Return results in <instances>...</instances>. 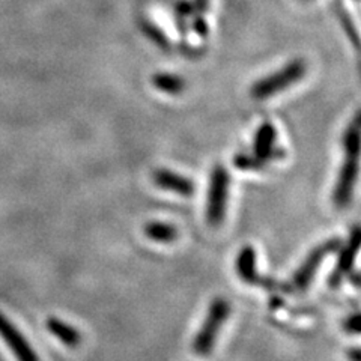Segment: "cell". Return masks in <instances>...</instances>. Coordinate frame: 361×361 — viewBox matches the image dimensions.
Returning a JSON list of instances; mask_svg holds the SVG:
<instances>
[{
  "label": "cell",
  "mask_w": 361,
  "mask_h": 361,
  "mask_svg": "<svg viewBox=\"0 0 361 361\" xmlns=\"http://www.w3.org/2000/svg\"><path fill=\"white\" fill-rule=\"evenodd\" d=\"M231 175L221 164H216L211 172L208 199H207V221L211 228H219L226 216Z\"/></svg>",
  "instance_id": "3957f363"
},
{
  "label": "cell",
  "mask_w": 361,
  "mask_h": 361,
  "mask_svg": "<svg viewBox=\"0 0 361 361\" xmlns=\"http://www.w3.org/2000/svg\"><path fill=\"white\" fill-rule=\"evenodd\" d=\"M191 2L195 5L196 14H207L211 0H191Z\"/></svg>",
  "instance_id": "44dd1931"
},
{
  "label": "cell",
  "mask_w": 361,
  "mask_h": 361,
  "mask_svg": "<svg viewBox=\"0 0 361 361\" xmlns=\"http://www.w3.org/2000/svg\"><path fill=\"white\" fill-rule=\"evenodd\" d=\"M152 183L161 190L172 191V193L183 196V197H191L196 193V185L190 178L179 175L176 172L169 171V169H157L152 172Z\"/></svg>",
  "instance_id": "ba28073f"
},
{
  "label": "cell",
  "mask_w": 361,
  "mask_h": 361,
  "mask_svg": "<svg viewBox=\"0 0 361 361\" xmlns=\"http://www.w3.org/2000/svg\"><path fill=\"white\" fill-rule=\"evenodd\" d=\"M190 29L193 30L197 37L202 39L208 38L209 27H208V21L205 18V14H196L190 18Z\"/></svg>",
  "instance_id": "e0dca14e"
},
{
  "label": "cell",
  "mask_w": 361,
  "mask_h": 361,
  "mask_svg": "<svg viewBox=\"0 0 361 361\" xmlns=\"http://www.w3.org/2000/svg\"><path fill=\"white\" fill-rule=\"evenodd\" d=\"M45 326H47V330L61 341L63 345L70 346V348H75L80 345L82 342V334L74 326H71L70 324H66L58 318H50L45 322Z\"/></svg>",
  "instance_id": "8fae6325"
},
{
  "label": "cell",
  "mask_w": 361,
  "mask_h": 361,
  "mask_svg": "<svg viewBox=\"0 0 361 361\" xmlns=\"http://www.w3.org/2000/svg\"><path fill=\"white\" fill-rule=\"evenodd\" d=\"M331 9H333V13H334L336 18L338 20V23H341V26H342L343 32L346 33L348 39L353 42L354 49H355V50H358V49H360V37H358V30H357V27H355V25H354V20H353V17L349 16L348 9L345 8V5H343L342 0H333Z\"/></svg>",
  "instance_id": "9a60e30c"
},
{
  "label": "cell",
  "mask_w": 361,
  "mask_h": 361,
  "mask_svg": "<svg viewBox=\"0 0 361 361\" xmlns=\"http://www.w3.org/2000/svg\"><path fill=\"white\" fill-rule=\"evenodd\" d=\"M139 29L143 33V35L148 38L154 45H157L158 49L163 51H171L172 50V41L169 39L166 35V32L155 25V23L146 17L139 18Z\"/></svg>",
  "instance_id": "5bb4252c"
},
{
  "label": "cell",
  "mask_w": 361,
  "mask_h": 361,
  "mask_svg": "<svg viewBox=\"0 0 361 361\" xmlns=\"http://www.w3.org/2000/svg\"><path fill=\"white\" fill-rule=\"evenodd\" d=\"M267 158L248 154H236L233 158V164L238 171H261L267 164H269Z\"/></svg>",
  "instance_id": "2e32d148"
},
{
  "label": "cell",
  "mask_w": 361,
  "mask_h": 361,
  "mask_svg": "<svg viewBox=\"0 0 361 361\" xmlns=\"http://www.w3.org/2000/svg\"><path fill=\"white\" fill-rule=\"evenodd\" d=\"M358 158L360 154L345 152V161L338 171L336 184L333 188V205L336 209H345L353 200L354 187L358 176Z\"/></svg>",
  "instance_id": "5b68a950"
},
{
  "label": "cell",
  "mask_w": 361,
  "mask_h": 361,
  "mask_svg": "<svg viewBox=\"0 0 361 361\" xmlns=\"http://www.w3.org/2000/svg\"><path fill=\"white\" fill-rule=\"evenodd\" d=\"M151 83L157 90L169 95L183 94L187 86L184 77L172 73H157L151 77Z\"/></svg>",
  "instance_id": "4fadbf2b"
},
{
  "label": "cell",
  "mask_w": 361,
  "mask_h": 361,
  "mask_svg": "<svg viewBox=\"0 0 361 361\" xmlns=\"http://www.w3.org/2000/svg\"><path fill=\"white\" fill-rule=\"evenodd\" d=\"M231 306L224 298H214L211 306L208 309L207 318L203 321L200 330L197 331L195 342H193V351L199 357H207L212 353L214 345L217 342V337L226 319L229 318Z\"/></svg>",
  "instance_id": "7a4b0ae2"
},
{
  "label": "cell",
  "mask_w": 361,
  "mask_h": 361,
  "mask_svg": "<svg viewBox=\"0 0 361 361\" xmlns=\"http://www.w3.org/2000/svg\"><path fill=\"white\" fill-rule=\"evenodd\" d=\"M0 337L4 338L18 361H39L38 354L33 351L26 337L2 313H0Z\"/></svg>",
  "instance_id": "52a82bcc"
},
{
  "label": "cell",
  "mask_w": 361,
  "mask_h": 361,
  "mask_svg": "<svg viewBox=\"0 0 361 361\" xmlns=\"http://www.w3.org/2000/svg\"><path fill=\"white\" fill-rule=\"evenodd\" d=\"M341 244H342L341 238H330L321 243L319 245H316L307 255V257L304 259V262L295 271V274L292 276L290 283L286 286V292L298 293V292L306 290L312 283V280L314 279L316 273H318L324 259L329 255L337 252V248L341 247Z\"/></svg>",
  "instance_id": "277c9868"
},
{
  "label": "cell",
  "mask_w": 361,
  "mask_h": 361,
  "mask_svg": "<svg viewBox=\"0 0 361 361\" xmlns=\"http://www.w3.org/2000/svg\"><path fill=\"white\" fill-rule=\"evenodd\" d=\"M355 2H358V0H355Z\"/></svg>",
  "instance_id": "cb8c5ba5"
},
{
  "label": "cell",
  "mask_w": 361,
  "mask_h": 361,
  "mask_svg": "<svg viewBox=\"0 0 361 361\" xmlns=\"http://www.w3.org/2000/svg\"><path fill=\"white\" fill-rule=\"evenodd\" d=\"M360 244H361V231L358 228V224H355L351 231V235H349L348 241L345 244H341V247L337 248L338 250L337 262L329 277L330 288L336 289L341 286L343 283V280L348 277V274L351 273Z\"/></svg>",
  "instance_id": "8992f818"
},
{
  "label": "cell",
  "mask_w": 361,
  "mask_h": 361,
  "mask_svg": "<svg viewBox=\"0 0 361 361\" xmlns=\"http://www.w3.org/2000/svg\"><path fill=\"white\" fill-rule=\"evenodd\" d=\"M236 274L247 285H264L267 288H273L276 283L273 280H267L257 274L256 269V250L252 245H244L238 256H236Z\"/></svg>",
  "instance_id": "9c48e42d"
},
{
  "label": "cell",
  "mask_w": 361,
  "mask_h": 361,
  "mask_svg": "<svg viewBox=\"0 0 361 361\" xmlns=\"http://www.w3.org/2000/svg\"><path fill=\"white\" fill-rule=\"evenodd\" d=\"M348 276H349V280H351V283L354 285V288L358 289V288H360V280H361L358 271H354V273L351 271V273H349Z\"/></svg>",
  "instance_id": "603a6c76"
},
{
  "label": "cell",
  "mask_w": 361,
  "mask_h": 361,
  "mask_svg": "<svg viewBox=\"0 0 361 361\" xmlns=\"http://www.w3.org/2000/svg\"><path fill=\"white\" fill-rule=\"evenodd\" d=\"M277 137V130L271 122H264L261 127L257 128L255 142H253V154L257 157L267 158L268 161L279 160V158H283L286 152L280 148H274Z\"/></svg>",
  "instance_id": "30bf717a"
},
{
  "label": "cell",
  "mask_w": 361,
  "mask_h": 361,
  "mask_svg": "<svg viewBox=\"0 0 361 361\" xmlns=\"http://www.w3.org/2000/svg\"><path fill=\"white\" fill-rule=\"evenodd\" d=\"M307 63L304 59H293L283 65L280 70L274 71L273 74L262 77L261 80L253 83L250 89V95L255 99H267L276 94L283 92L292 85L300 82L301 78L306 75Z\"/></svg>",
  "instance_id": "6da1fadb"
},
{
  "label": "cell",
  "mask_w": 361,
  "mask_h": 361,
  "mask_svg": "<svg viewBox=\"0 0 361 361\" xmlns=\"http://www.w3.org/2000/svg\"><path fill=\"white\" fill-rule=\"evenodd\" d=\"M304 2H306V0H304Z\"/></svg>",
  "instance_id": "d4e9b609"
},
{
  "label": "cell",
  "mask_w": 361,
  "mask_h": 361,
  "mask_svg": "<svg viewBox=\"0 0 361 361\" xmlns=\"http://www.w3.org/2000/svg\"><path fill=\"white\" fill-rule=\"evenodd\" d=\"M179 51L183 53L184 56H187V58H190V59L197 58V56H200V54L203 53L202 49H199V47H191V45H188L187 42L179 45Z\"/></svg>",
  "instance_id": "ffe728a7"
},
{
  "label": "cell",
  "mask_w": 361,
  "mask_h": 361,
  "mask_svg": "<svg viewBox=\"0 0 361 361\" xmlns=\"http://www.w3.org/2000/svg\"><path fill=\"white\" fill-rule=\"evenodd\" d=\"M343 330L349 334H358L360 331V313L349 314L343 322Z\"/></svg>",
  "instance_id": "d6986e66"
},
{
  "label": "cell",
  "mask_w": 361,
  "mask_h": 361,
  "mask_svg": "<svg viewBox=\"0 0 361 361\" xmlns=\"http://www.w3.org/2000/svg\"><path fill=\"white\" fill-rule=\"evenodd\" d=\"M195 5L191 0H175L173 4V16L185 18L190 21V18L195 16Z\"/></svg>",
  "instance_id": "ac0fdd59"
},
{
  "label": "cell",
  "mask_w": 361,
  "mask_h": 361,
  "mask_svg": "<svg viewBox=\"0 0 361 361\" xmlns=\"http://www.w3.org/2000/svg\"><path fill=\"white\" fill-rule=\"evenodd\" d=\"M348 358H349V361H361V358H360V349L357 346L349 349V351H348Z\"/></svg>",
  "instance_id": "7402d4cb"
},
{
  "label": "cell",
  "mask_w": 361,
  "mask_h": 361,
  "mask_svg": "<svg viewBox=\"0 0 361 361\" xmlns=\"http://www.w3.org/2000/svg\"><path fill=\"white\" fill-rule=\"evenodd\" d=\"M143 231L151 241L160 244H172L179 236L176 226L166 221H149L145 226Z\"/></svg>",
  "instance_id": "7c38bea8"
}]
</instances>
